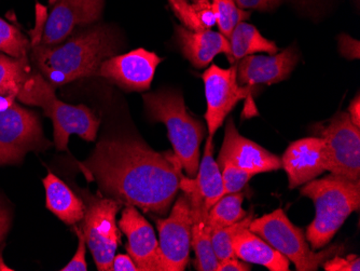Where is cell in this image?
Listing matches in <instances>:
<instances>
[{
    "instance_id": "d6986e66",
    "label": "cell",
    "mask_w": 360,
    "mask_h": 271,
    "mask_svg": "<svg viewBox=\"0 0 360 271\" xmlns=\"http://www.w3.org/2000/svg\"><path fill=\"white\" fill-rule=\"evenodd\" d=\"M175 33L181 53L194 68H206L219 54H226L229 61L231 58L230 42L221 33L210 30L194 32L183 25H176Z\"/></svg>"
},
{
    "instance_id": "60d3db41",
    "label": "cell",
    "mask_w": 360,
    "mask_h": 271,
    "mask_svg": "<svg viewBox=\"0 0 360 271\" xmlns=\"http://www.w3.org/2000/svg\"><path fill=\"white\" fill-rule=\"evenodd\" d=\"M0 270H12L9 267L6 266L3 262V258H1V253H0Z\"/></svg>"
},
{
    "instance_id": "f546056e",
    "label": "cell",
    "mask_w": 360,
    "mask_h": 271,
    "mask_svg": "<svg viewBox=\"0 0 360 271\" xmlns=\"http://www.w3.org/2000/svg\"><path fill=\"white\" fill-rule=\"evenodd\" d=\"M222 183H224V195L240 193L248 185L250 179L255 177L250 172L245 171L231 163H226L221 169Z\"/></svg>"
},
{
    "instance_id": "603a6c76",
    "label": "cell",
    "mask_w": 360,
    "mask_h": 271,
    "mask_svg": "<svg viewBox=\"0 0 360 271\" xmlns=\"http://www.w3.org/2000/svg\"><path fill=\"white\" fill-rule=\"evenodd\" d=\"M229 42L231 48L230 62L232 64L259 52H266L270 56L278 52V46L274 42L266 39L254 25L245 22L236 25L229 37Z\"/></svg>"
},
{
    "instance_id": "9a60e30c",
    "label": "cell",
    "mask_w": 360,
    "mask_h": 271,
    "mask_svg": "<svg viewBox=\"0 0 360 271\" xmlns=\"http://www.w3.org/2000/svg\"><path fill=\"white\" fill-rule=\"evenodd\" d=\"M180 189L187 196L191 215V248L195 253L196 270L217 271L219 260L216 258L212 244V229L208 224V211L195 181L180 175Z\"/></svg>"
},
{
    "instance_id": "f35d334b",
    "label": "cell",
    "mask_w": 360,
    "mask_h": 271,
    "mask_svg": "<svg viewBox=\"0 0 360 271\" xmlns=\"http://www.w3.org/2000/svg\"><path fill=\"white\" fill-rule=\"evenodd\" d=\"M349 118H351L352 122L357 127H360V98L359 94H357L355 99L352 101L351 104L349 106Z\"/></svg>"
},
{
    "instance_id": "d590c367",
    "label": "cell",
    "mask_w": 360,
    "mask_h": 271,
    "mask_svg": "<svg viewBox=\"0 0 360 271\" xmlns=\"http://www.w3.org/2000/svg\"><path fill=\"white\" fill-rule=\"evenodd\" d=\"M111 271H139V269L129 255L118 254L115 255Z\"/></svg>"
},
{
    "instance_id": "f1b7e54d",
    "label": "cell",
    "mask_w": 360,
    "mask_h": 271,
    "mask_svg": "<svg viewBox=\"0 0 360 271\" xmlns=\"http://www.w3.org/2000/svg\"><path fill=\"white\" fill-rule=\"evenodd\" d=\"M30 46V40L20 32L19 28L0 18V52L11 58H25Z\"/></svg>"
},
{
    "instance_id": "74e56055",
    "label": "cell",
    "mask_w": 360,
    "mask_h": 271,
    "mask_svg": "<svg viewBox=\"0 0 360 271\" xmlns=\"http://www.w3.org/2000/svg\"><path fill=\"white\" fill-rule=\"evenodd\" d=\"M10 214L6 208L0 204V242L3 241L10 228Z\"/></svg>"
},
{
    "instance_id": "5b68a950",
    "label": "cell",
    "mask_w": 360,
    "mask_h": 271,
    "mask_svg": "<svg viewBox=\"0 0 360 271\" xmlns=\"http://www.w3.org/2000/svg\"><path fill=\"white\" fill-rule=\"evenodd\" d=\"M18 100L26 105L44 109L54 127V144L58 151L68 149L70 135L76 134L86 141L96 139L100 120L84 105L66 104L58 100L56 88L40 73L30 74L22 84Z\"/></svg>"
},
{
    "instance_id": "ffe728a7",
    "label": "cell",
    "mask_w": 360,
    "mask_h": 271,
    "mask_svg": "<svg viewBox=\"0 0 360 271\" xmlns=\"http://www.w3.org/2000/svg\"><path fill=\"white\" fill-rule=\"evenodd\" d=\"M236 258L250 264L261 265L271 271H288L289 260L266 240L245 228L233 240Z\"/></svg>"
},
{
    "instance_id": "44dd1931",
    "label": "cell",
    "mask_w": 360,
    "mask_h": 271,
    "mask_svg": "<svg viewBox=\"0 0 360 271\" xmlns=\"http://www.w3.org/2000/svg\"><path fill=\"white\" fill-rule=\"evenodd\" d=\"M42 183L46 189V206L49 211L68 225H76L84 220L86 213L84 201L62 179L49 172Z\"/></svg>"
},
{
    "instance_id": "277c9868",
    "label": "cell",
    "mask_w": 360,
    "mask_h": 271,
    "mask_svg": "<svg viewBox=\"0 0 360 271\" xmlns=\"http://www.w3.org/2000/svg\"><path fill=\"white\" fill-rule=\"evenodd\" d=\"M146 109L153 121L165 123L174 156L188 177H196L200 165V147L205 135L203 123L188 113L183 95L160 91L143 96Z\"/></svg>"
},
{
    "instance_id": "7a4b0ae2",
    "label": "cell",
    "mask_w": 360,
    "mask_h": 271,
    "mask_svg": "<svg viewBox=\"0 0 360 271\" xmlns=\"http://www.w3.org/2000/svg\"><path fill=\"white\" fill-rule=\"evenodd\" d=\"M118 46L110 28L95 26L65 44L32 46V60L56 88L96 75L101 64L116 53Z\"/></svg>"
},
{
    "instance_id": "ba28073f",
    "label": "cell",
    "mask_w": 360,
    "mask_h": 271,
    "mask_svg": "<svg viewBox=\"0 0 360 271\" xmlns=\"http://www.w3.org/2000/svg\"><path fill=\"white\" fill-rule=\"evenodd\" d=\"M328 171L349 181H360V130L343 111L321 131Z\"/></svg>"
},
{
    "instance_id": "30bf717a",
    "label": "cell",
    "mask_w": 360,
    "mask_h": 271,
    "mask_svg": "<svg viewBox=\"0 0 360 271\" xmlns=\"http://www.w3.org/2000/svg\"><path fill=\"white\" fill-rule=\"evenodd\" d=\"M191 215L185 194L176 200L167 218H158L160 271H184L191 248Z\"/></svg>"
},
{
    "instance_id": "8d00e7d4",
    "label": "cell",
    "mask_w": 360,
    "mask_h": 271,
    "mask_svg": "<svg viewBox=\"0 0 360 271\" xmlns=\"http://www.w3.org/2000/svg\"><path fill=\"white\" fill-rule=\"evenodd\" d=\"M340 44H341V51L342 53L345 54L347 52V50H349L351 51V58H358L359 56V51H357V49L359 50V48H357L358 42L356 40L352 39L351 37H349L347 35H343L340 39Z\"/></svg>"
},
{
    "instance_id": "4fadbf2b",
    "label": "cell",
    "mask_w": 360,
    "mask_h": 271,
    "mask_svg": "<svg viewBox=\"0 0 360 271\" xmlns=\"http://www.w3.org/2000/svg\"><path fill=\"white\" fill-rule=\"evenodd\" d=\"M217 163L220 169L226 163H231L254 175L282 169V159L255 141L242 137L232 118L226 121L224 143Z\"/></svg>"
},
{
    "instance_id": "4dcf8cb0",
    "label": "cell",
    "mask_w": 360,
    "mask_h": 271,
    "mask_svg": "<svg viewBox=\"0 0 360 271\" xmlns=\"http://www.w3.org/2000/svg\"><path fill=\"white\" fill-rule=\"evenodd\" d=\"M77 237H78V248H77L76 254L72 258L64 268L60 269L62 271H86L88 270V263H86V241L84 238V232L81 228L75 227Z\"/></svg>"
},
{
    "instance_id": "b9f144b4",
    "label": "cell",
    "mask_w": 360,
    "mask_h": 271,
    "mask_svg": "<svg viewBox=\"0 0 360 271\" xmlns=\"http://www.w3.org/2000/svg\"><path fill=\"white\" fill-rule=\"evenodd\" d=\"M49 1H50V4H51V5H53V4L56 3V0H49Z\"/></svg>"
},
{
    "instance_id": "2e32d148",
    "label": "cell",
    "mask_w": 360,
    "mask_h": 271,
    "mask_svg": "<svg viewBox=\"0 0 360 271\" xmlns=\"http://www.w3.org/2000/svg\"><path fill=\"white\" fill-rule=\"evenodd\" d=\"M118 226L127 236V253L139 271H160L159 241L150 222L137 211L136 206L127 204Z\"/></svg>"
},
{
    "instance_id": "e0dca14e",
    "label": "cell",
    "mask_w": 360,
    "mask_h": 271,
    "mask_svg": "<svg viewBox=\"0 0 360 271\" xmlns=\"http://www.w3.org/2000/svg\"><path fill=\"white\" fill-rule=\"evenodd\" d=\"M282 159L288 175L289 188L304 185L328 171L325 141L321 137H305L289 145Z\"/></svg>"
},
{
    "instance_id": "5bb4252c",
    "label": "cell",
    "mask_w": 360,
    "mask_h": 271,
    "mask_svg": "<svg viewBox=\"0 0 360 271\" xmlns=\"http://www.w3.org/2000/svg\"><path fill=\"white\" fill-rule=\"evenodd\" d=\"M105 0H56L46 20L41 44L64 42L78 26L94 23L102 17Z\"/></svg>"
},
{
    "instance_id": "52a82bcc",
    "label": "cell",
    "mask_w": 360,
    "mask_h": 271,
    "mask_svg": "<svg viewBox=\"0 0 360 271\" xmlns=\"http://www.w3.org/2000/svg\"><path fill=\"white\" fill-rule=\"evenodd\" d=\"M121 203L113 198L96 197L86 208L81 230L100 271H111L122 234L117 225Z\"/></svg>"
},
{
    "instance_id": "7c38bea8",
    "label": "cell",
    "mask_w": 360,
    "mask_h": 271,
    "mask_svg": "<svg viewBox=\"0 0 360 271\" xmlns=\"http://www.w3.org/2000/svg\"><path fill=\"white\" fill-rule=\"evenodd\" d=\"M162 58L148 50H133L127 54L111 56L101 64L97 76L118 84L127 91H145L150 88Z\"/></svg>"
},
{
    "instance_id": "6da1fadb",
    "label": "cell",
    "mask_w": 360,
    "mask_h": 271,
    "mask_svg": "<svg viewBox=\"0 0 360 271\" xmlns=\"http://www.w3.org/2000/svg\"><path fill=\"white\" fill-rule=\"evenodd\" d=\"M81 168L105 195L158 215L169 212L183 173L174 153L132 139H103Z\"/></svg>"
},
{
    "instance_id": "836d02e7",
    "label": "cell",
    "mask_w": 360,
    "mask_h": 271,
    "mask_svg": "<svg viewBox=\"0 0 360 271\" xmlns=\"http://www.w3.org/2000/svg\"><path fill=\"white\" fill-rule=\"evenodd\" d=\"M35 28L30 30V37H32V42L30 44L32 46H37L41 42L42 35H44V26H46L48 15H46V8L42 6H37V15H36Z\"/></svg>"
},
{
    "instance_id": "ac0fdd59",
    "label": "cell",
    "mask_w": 360,
    "mask_h": 271,
    "mask_svg": "<svg viewBox=\"0 0 360 271\" xmlns=\"http://www.w3.org/2000/svg\"><path fill=\"white\" fill-rule=\"evenodd\" d=\"M299 62L295 46L273 56H248L236 64V77L240 86L274 84L289 78Z\"/></svg>"
},
{
    "instance_id": "484cf974",
    "label": "cell",
    "mask_w": 360,
    "mask_h": 271,
    "mask_svg": "<svg viewBox=\"0 0 360 271\" xmlns=\"http://www.w3.org/2000/svg\"><path fill=\"white\" fill-rule=\"evenodd\" d=\"M254 220V213L250 212L246 218L233 225L212 230V244L218 260L234 258L233 240L238 232L245 228H250V222Z\"/></svg>"
},
{
    "instance_id": "d4e9b609",
    "label": "cell",
    "mask_w": 360,
    "mask_h": 271,
    "mask_svg": "<svg viewBox=\"0 0 360 271\" xmlns=\"http://www.w3.org/2000/svg\"><path fill=\"white\" fill-rule=\"evenodd\" d=\"M244 194L236 193L224 195L208 211V224L210 229L226 227L240 222L248 215L243 209Z\"/></svg>"
},
{
    "instance_id": "4316f807",
    "label": "cell",
    "mask_w": 360,
    "mask_h": 271,
    "mask_svg": "<svg viewBox=\"0 0 360 271\" xmlns=\"http://www.w3.org/2000/svg\"><path fill=\"white\" fill-rule=\"evenodd\" d=\"M212 5L220 33L228 39L236 25L252 15L250 11L240 9L234 0H212Z\"/></svg>"
},
{
    "instance_id": "9c48e42d",
    "label": "cell",
    "mask_w": 360,
    "mask_h": 271,
    "mask_svg": "<svg viewBox=\"0 0 360 271\" xmlns=\"http://www.w3.org/2000/svg\"><path fill=\"white\" fill-rule=\"evenodd\" d=\"M46 139L32 111L13 103L0 111V165L16 163L27 151L42 149Z\"/></svg>"
},
{
    "instance_id": "8992f818",
    "label": "cell",
    "mask_w": 360,
    "mask_h": 271,
    "mask_svg": "<svg viewBox=\"0 0 360 271\" xmlns=\"http://www.w3.org/2000/svg\"><path fill=\"white\" fill-rule=\"evenodd\" d=\"M248 229L284 255L285 258L293 263L298 271L317 270L326 260L335 254V251H339L338 246H333L323 252H313L309 248L303 230L293 225L282 209L255 218Z\"/></svg>"
},
{
    "instance_id": "8fae6325",
    "label": "cell",
    "mask_w": 360,
    "mask_h": 271,
    "mask_svg": "<svg viewBox=\"0 0 360 271\" xmlns=\"http://www.w3.org/2000/svg\"><path fill=\"white\" fill-rule=\"evenodd\" d=\"M207 109L205 120L207 122L208 137L216 134L224 125L228 115L238 102L252 94L254 87L240 86L236 77V64L230 68H221L212 64L202 75Z\"/></svg>"
},
{
    "instance_id": "e575fe53",
    "label": "cell",
    "mask_w": 360,
    "mask_h": 271,
    "mask_svg": "<svg viewBox=\"0 0 360 271\" xmlns=\"http://www.w3.org/2000/svg\"><path fill=\"white\" fill-rule=\"evenodd\" d=\"M252 270V266L250 263L244 262V260H240V258H230L226 260H220L218 264L217 271H250Z\"/></svg>"
},
{
    "instance_id": "3957f363",
    "label": "cell",
    "mask_w": 360,
    "mask_h": 271,
    "mask_svg": "<svg viewBox=\"0 0 360 271\" xmlns=\"http://www.w3.org/2000/svg\"><path fill=\"white\" fill-rule=\"evenodd\" d=\"M300 194L315 204L316 214L305 236L314 250L327 246L347 218L359 211L360 181L330 174L305 184Z\"/></svg>"
},
{
    "instance_id": "1f68e13d",
    "label": "cell",
    "mask_w": 360,
    "mask_h": 271,
    "mask_svg": "<svg viewBox=\"0 0 360 271\" xmlns=\"http://www.w3.org/2000/svg\"><path fill=\"white\" fill-rule=\"evenodd\" d=\"M323 266L326 271H359L360 258L354 254L347 258H340L335 255V258L326 260Z\"/></svg>"
},
{
    "instance_id": "d6a6232c",
    "label": "cell",
    "mask_w": 360,
    "mask_h": 271,
    "mask_svg": "<svg viewBox=\"0 0 360 271\" xmlns=\"http://www.w3.org/2000/svg\"><path fill=\"white\" fill-rule=\"evenodd\" d=\"M234 1L243 10L272 11L280 7L284 0H234Z\"/></svg>"
},
{
    "instance_id": "ab89813d",
    "label": "cell",
    "mask_w": 360,
    "mask_h": 271,
    "mask_svg": "<svg viewBox=\"0 0 360 271\" xmlns=\"http://www.w3.org/2000/svg\"><path fill=\"white\" fill-rule=\"evenodd\" d=\"M299 5L301 6V7H304V6H312L313 0H298Z\"/></svg>"
},
{
    "instance_id": "cb8c5ba5",
    "label": "cell",
    "mask_w": 360,
    "mask_h": 271,
    "mask_svg": "<svg viewBox=\"0 0 360 271\" xmlns=\"http://www.w3.org/2000/svg\"><path fill=\"white\" fill-rule=\"evenodd\" d=\"M181 25L194 32L212 30L217 23L210 0H169Z\"/></svg>"
},
{
    "instance_id": "83f0119b",
    "label": "cell",
    "mask_w": 360,
    "mask_h": 271,
    "mask_svg": "<svg viewBox=\"0 0 360 271\" xmlns=\"http://www.w3.org/2000/svg\"><path fill=\"white\" fill-rule=\"evenodd\" d=\"M30 75L27 58H14L0 53V90L21 88Z\"/></svg>"
},
{
    "instance_id": "7402d4cb",
    "label": "cell",
    "mask_w": 360,
    "mask_h": 271,
    "mask_svg": "<svg viewBox=\"0 0 360 271\" xmlns=\"http://www.w3.org/2000/svg\"><path fill=\"white\" fill-rule=\"evenodd\" d=\"M193 179L208 210L224 197V187L222 183L221 170L217 161L214 159L212 137H207L206 139L199 171Z\"/></svg>"
}]
</instances>
